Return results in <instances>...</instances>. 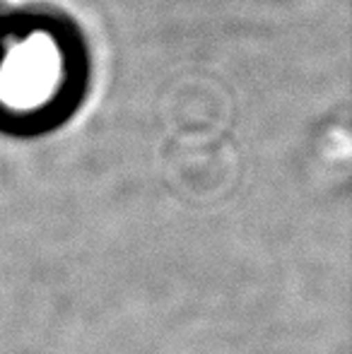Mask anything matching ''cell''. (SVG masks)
Instances as JSON below:
<instances>
[{
    "label": "cell",
    "mask_w": 352,
    "mask_h": 354,
    "mask_svg": "<svg viewBox=\"0 0 352 354\" xmlns=\"http://www.w3.org/2000/svg\"><path fill=\"white\" fill-rule=\"evenodd\" d=\"M61 75V58L48 39L34 37L12 48L0 71V97L10 106L27 109L41 104L53 92Z\"/></svg>",
    "instance_id": "6da1fadb"
}]
</instances>
